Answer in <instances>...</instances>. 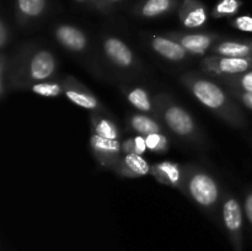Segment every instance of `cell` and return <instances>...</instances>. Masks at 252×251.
<instances>
[{"instance_id": "1", "label": "cell", "mask_w": 252, "mask_h": 251, "mask_svg": "<svg viewBox=\"0 0 252 251\" xmlns=\"http://www.w3.org/2000/svg\"><path fill=\"white\" fill-rule=\"evenodd\" d=\"M192 197L202 206H211L218 198L217 184L206 174H196L189 181Z\"/></svg>"}, {"instance_id": "2", "label": "cell", "mask_w": 252, "mask_h": 251, "mask_svg": "<svg viewBox=\"0 0 252 251\" xmlns=\"http://www.w3.org/2000/svg\"><path fill=\"white\" fill-rule=\"evenodd\" d=\"M193 94L203 105L211 108H218L225 101L221 89L207 80H198L193 84Z\"/></svg>"}, {"instance_id": "3", "label": "cell", "mask_w": 252, "mask_h": 251, "mask_svg": "<svg viewBox=\"0 0 252 251\" xmlns=\"http://www.w3.org/2000/svg\"><path fill=\"white\" fill-rule=\"evenodd\" d=\"M223 218L226 229L230 231L235 240L236 251H240V229L243 226V212L236 199H229L225 202L223 207Z\"/></svg>"}, {"instance_id": "4", "label": "cell", "mask_w": 252, "mask_h": 251, "mask_svg": "<svg viewBox=\"0 0 252 251\" xmlns=\"http://www.w3.org/2000/svg\"><path fill=\"white\" fill-rule=\"evenodd\" d=\"M165 120L169 127L177 134L186 135L193 130V121L191 116L177 106H172L166 111Z\"/></svg>"}, {"instance_id": "5", "label": "cell", "mask_w": 252, "mask_h": 251, "mask_svg": "<svg viewBox=\"0 0 252 251\" xmlns=\"http://www.w3.org/2000/svg\"><path fill=\"white\" fill-rule=\"evenodd\" d=\"M54 68H56V63H54V58L52 57V54L42 51L38 52L32 59L30 71H31V76L33 79L43 80L53 73Z\"/></svg>"}, {"instance_id": "6", "label": "cell", "mask_w": 252, "mask_h": 251, "mask_svg": "<svg viewBox=\"0 0 252 251\" xmlns=\"http://www.w3.org/2000/svg\"><path fill=\"white\" fill-rule=\"evenodd\" d=\"M105 51L113 62L122 66L130 65L133 61L132 52L122 41L117 38H110L105 42Z\"/></svg>"}, {"instance_id": "7", "label": "cell", "mask_w": 252, "mask_h": 251, "mask_svg": "<svg viewBox=\"0 0 252 251\" xmlns=\"http://www.w3.org/2000/svg\"><path fill=\"white\" fill-rule=\"evenodd\" d=\"M59 41L68 48L74 51H81L86 44V38L79 30L71 26H62L57 31Z\"/></svg>"}, {"instance_id": "8", "label": "cell", "mask_w": 252, "mask_h": 251, "mask_svg": "<svg viewBox=\"0 0 252 251\" xmlns=\"http://www.w3.org/2000/svg\"><path fill=\"white\" fill-rule=\"evenodd\" d=\"M153 47L158 53L164 56L165 58L171 59V61H180L186 54V49L184 47L177 44L176 42L162 38V37H155L153 41Z\"/></svg>"}, {"instance_id": "9", "label": "cell", "mask_w": 252, "mask_h": 251, "mask_svg": "<svg viewBox=\"0 0 252 251\" xmlns=\"http://www.w3.org/2000/svg\"><path fill=\"white\" fill-rule=\"evenodd\" d=\"M218 53L231 58H245L250 56L251 47L249 44L238 43V42H224L218 47Z\"/></svg>"}, {"instance_id": "10", "label": "cell", "mask_w": 252, "mask_h": 251, "mask_svg": "<svg viewBox=\"0 0 252 251\" xmlns=\"http://www.w3.org/2000/svg\"><path fill=\"white\" fill-rule=\"evenodd\" d=\"M211 46V38L204 34H189L182 38V47L192 53H203Z\"/></svg>"}, {"instance_id": "11", "label": "cell", "mask_w": 252, "mask_h": 251, "mask_svg": "<svg viewBox=\"0 0 252 251\" xmlns=\"http://www.w3.org/2000/svg\"><path fill=\"white\" fill-rule=\"evenodd\" d=\"M251 61L248 58H231V57H225V58L219 61V69L224 73L229 74H238L246 71L251 66Z\"/></svg>"}, {"instance_id": "12", "label": "cell", "mask_w": 252, "mask_h": 251, "mask_svg": "<svg viewBox=\"0 0 252 251\" xmlns=\"http://www.w3.org/2000/svg\"><path fill=\"white\" fill-rule=\"evenodd\" d=\"M132 126L140 134L149 135L153 134V133L159 132V126H158V123H155L154 121L150 120L147 116H134L132 118Z\"/></svg>"}, {"instance_id": "13", "label": "cell", "mask_w": 252, "mask_h": 251, "mask_svg": "<svg viewBox=\"0 0 252 251\" xmlns=\"http://www.w3.org/2000/svg\"><path fill=\"white\" fill-rule=\"evenodd\" d=\"M125 161L128 169L132 172H134V174L145 175L149 171V165H148V162L140 155L135 154V153H129V154L126 155Z\"/></svg>"}, {"instance_id": "14", "label": "cell", "mask_w": 252, "mask_h": 251, "mask_svg": "<svg viewBox=\"0 0 252 251\" xmlns=\"http://www.w3.org/2000/svg\"><path fill=\"white\" fill-rule=\"evenodd\" d=\"M128 100L129 102L132 103L134 107H137L138 110H142V111H149L152 108V105H150V100H149V96L148 94L145 93L143 89H134L129 93L128 95Z\"/></svg>"}, {"instance_id": "15", "label": "cell", "mask_w": 252, "mask_h": 251, "mask_svg": "<svg viewBox=\"0 0 252 251\" xmlns=\"http://www.w3.org/2000/svg\"><path fill=\"white\" fill-rule=\"evenodd\" d=\"M91 144L96 150L101 153H116L120 150V144L116 139H108V138L101 137L96 134L91 139Z\"/></svg>"}, {"instance_id": "16", "label": "cell", "mask_w": 252, "mask_h": 251, "mask_svg": "<svg viewBox=\"0 0 252 251\" xmlns=\"http://www.w3.org/2000/svg\"><path fill=\"white\" fill-rule=\"evenodd\" d=\"M66 97H68L71 102H74L75 105L84 108H95L96 106H97V101H96L93 96L86 95V94H81L75 90L66 91Z\"/></svg>"}, {"instance_id": "17", "label": "cell", "mask_w": 252, "mask_h": 251, "mask_svg": "<svg viewBox=\"0 0 252 251\" xmlns=\"http://www.w3.org/2000/svg\"><path fill=\"white\" fill-rule=\"evenodd\" d=\"M170 7V0H148L143 7V15L148 17L162 14Z\"/></svg>"}, {"instance_id": "18", "label": "cell", "mask_w": 252, "mask_h": 251, "mask_svg": "<svg viewBox=\"0 0 252 251\" xmlns=\"http://www.w3.org/2000/svg\"><path fill=\"white\" fill-rule=\"evenodd\" d=\"M207 15L203 7H194L184 17V24L186 27L194 29V27L202 26L206 22Z\"/></svg>"}, {"instance_id": "19", "label": "cell", "mask_w": 252, "mask_h": 251, "mask_svg": "<svg viewBox=\"0 0 252 251\" xmlns=\"http://www.w3.org/2000/svg\"><path fill=\"white\" fill-rule=\"evenodd\" d=\"M19 7L25 15L37 16L44 7V0H19Z\"/></svg>"}, {"instance_id": "20", "label": "cell", "mask_w": 252, "mask_h": 251, "mask_svg": "<svg viewBox=\"0 0 252 251\" xmlns=\"http://www.w3.org/2000/svg\"><path fill=\"white\" fill-rule=\"evenodd\" d=\"M32 90H33V93L38 94L41 96H46V97H54V96L59 95L62 93V89L59 85L46 83L36 84V85H33Z\"/></svg>"}, {"instance_id": "21", "label": "cell", "mask_w": 252, "mask_h": 251, "mask_svg": "<svg viewBox=\"0 0 252 251\" xmlns=\"http://www.w3.org/2000/svg\"><path fill=\"white\" fill-rule=\"evenodd\" d=\"M158 169L161 172L162 175L167 177L171 184H176L180 179V170L177 167V165L171 164V162H161V164L158 165Z\"/></svg>"}, {"instance_id": "22", "label": "cell", "mask_w": 252, "mask_h": 251, "mask_svg": "<svg viewBox=\"0 0 252 251\" xmlns=\"http://www.w3.org/2000/svg\"><path fill=\"white\" fill-rule=\"evenodd\" d=\"M96 132L101 137L108 138V139H116L117 138V129L115 126L107 120H101L96 127Z\"/></svg>"}, {"instance_id": "23", "label": "cell", "mask_w": 252, "mask_h": 251, "mask_svg": "<svg viewBox=\"0 0 252 251\" xmlns=\"http://www.w3.org/2000/svg\"><path fill=\"white\" fill-rule=\"evenodd\" d=\"M147 148L150 150H162L166 147V139L164 135L159 134V133H153L149 134L147 138Z\"/></svg>"}, {"instance_id": "24", "label": "cell", "mask_w": 252, "mask_h": 251, "mask_svg": "<svg viewBox=\"0 0 252 251\" xmlns=\"http://www.w3.org/2000/svg\"><path fill=\"white\" fill-rule=\"evenodd\" d=\"M240 2L238 0H221L216 7V11L219 15H230L238 11Z\"/></svg>"}, {"instance_id": "25", "label": "cell", "mask_w": 252, "mask_h": 251, "mask_svg": "<svg viewBox=\"0 0 252 251\" xmlns=\"http://www.w3.org/2000/svg\"><path fill=\"white\" fill-rule=\"evenodd\" d=\"M128 143L132 145L133 150H134L135 154L138 155H142L143 153L145 152V149H147V140H145L143 137H140V135H138V137H135L132 142H128Z\"/></svg>"}, {"instance_id": "26", "label": "cell", "mask_w": 252, "mask_h": 251, "mask_svg": "<svg viewBox=\"0 0 252 251\" xmlns=\"http://www.w3.org/2000/svg\"><path fill=\"white\" fill-rule=\"evenodd\" d=\"M235 26L239 30L245 32H252V17L251 16H240L236 19Z\"/></svg>"}, {"instance_id": "27", "label": "cell", "mask_w": 252, "mask_h": 251, "mask_svg": "<svg viewBox=\"0 0 252 251\" xmlns=\"http://www.w3.org/2000/svg\"><path fill=\"white\" fill-rule=\"evenodd\" d=\"M241 86L245 93L252 94V71H249L241 78Z\"/></svg>"}, {"instance_id": "28", "label": "cell", "mask_w": 252, "mask_h": 251, "mask_svg": "<svg viewBox=\"0 0 252 251\" xmlns=\"http://www.w3.org/2000/svg\"><path fill=\"white\" fill-rule=\"evenodd\" d=\"M245 211H246V216H248V219L252 224V193L249 194L248 198H246Z\"/></svg>"}, {"instance_id": "29", "label": "cell", "mask_w": 252, "mask_h": 251, "mask_svg": "<svg viewBox=\"0 0 252 251\" xmlns=\"http://www.w3.org/2000/svg\"><path fill=\"white\" fill-rule=\"evenodd\" d=\"M243 101L244 103H245L246 106H248L249 108H251L252 110V94L250 93H245L243 95Z\"/></svg>"}, {"instance_id": "30", "label": "cell", "mask_w": 252, "mask_h": 251, "mask_svg": "<svg viewBox=\"0 0 252 251\" xmlns=\"http://www.w3.org/2000/svg\"><path fill=\"white\" fill-rule=\"evenodd\" d=\"M5 36H6V34H5V26L1 25V44L5 43Z\"/></svg>"}, {"instance_id": "31", "label": "cell", "mask_w": 252, "mask_h": 251, "mask_svg": "<svg viewBox=\"0 0 252 251\" xmlns=\"http://www.w3.org/2000/svg\"><path fill=\"white\" fill-rule=\"evenodd\" d=\"M79 1H81V0H79Z\"/></svg>"}]
</instances>
